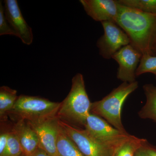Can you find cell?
Wrapping results in <instances>:
<instances>
[{"instance_id":"6da1fadb","label":"cell","mask_w":156,"mask_h":156,"mask_svg":"<svg viewBox=\"0 0 156 156\" xmlns=\"http://www.w3.org/2000/svg\"><path fill=\"white\" fill-rule=\"evenodd\" d=\"M116 23L128 36L130 45L142 55H151L156 37V14L119 4Z\"/></svg>"},{"instance_id":"7a4b0ae2","label":"cell","mask_w":156,"mask_h":156,"mask_svg":"<svg viewBox=\"0 0 156 156\" xmlns=\"http://www.w3.org/2000/svg\"><path fill=\"white\" fill-rule=\"evenodd\" d=\"M91 105L83 76L78 73L73 78L71 88L68 95L61 102L56 116L66 122L84 126L91 114Z\"/></svg>"},{"instance_id":"3957f363","label":"cell","mask_w":156,"mask_h":156,"mask_svg":"<svg viewBox=\"0 0 156 156\" xmlns=\"http://www.w3.org/2000/svg\"><path fill=\"white\" fill-rule=\"evenodd\" d=\"M138 87L137 81L123 83L101 100L92 103L91 113L101 117L119 131L127 132L122 123V107L126 98Z\"/></svg>"},{"instance_id":"277c9868","label":"cell","mask_w":156,"mask_h":156,"mask_svg":"<svg viewBox=\"0 0 156 156\" xmlns=\"http://www.w3.org/2000/svg\"><path fill=\"white\" fill-rule=\"evenodd\" d=\"M61 102H53L38 96H18L9 115L15 121L25 120L35 122L56 116Z\"/></svg>"},{"instance_id":"5b68a950","label":"cell","mask_w":156,"mask_h":156,"mask_svg":"<svg viewBox=\"0 0 156 156\" xmlns=\"http://www.w3.org/2000/svg\"><path fill=\"white\" fill-rule=\"evenodd\" d=\"M85 129L98 141L115 153L132 135L113 127L101 117L91 113L86 120Z\"/></svg>"},{"instance_id":"8992f818","label":"cell","mask_w":156,"mask_h":156,"mask_svg":"<svg viewBox=\"0 0 156 156\" xmlns=\"http://www.w3.org/2000/svg\"><path fill=\"white\" fill-rule=\"evenodd\" d=\"M101 23L104 34L98 40L96 45L101 56L105 59H110L121 48L130 44V40L115 23L105 21Z\"/></svg>"},{"instance_id":"52a82bcc","label":"cell","mask_w":156,"mask_h":156,"mask_svg":"<svg viewBox=\"0 0 156 156\" xmlns=\"http://www.w3.org/2000/svg\"><path fill=\"white\" fill-rule=\"evenodd\" d=\"M66 134L85 156H112L113 153L98 141L86 129H80L59 120Z\"/></svg>"},{"instance_id":"ba28073f","label":"cell","mask_w":156,"mask_h":156,"mask_svg":"<svg viewBox=\"0 0 156 156\" xmlns=\"http://www.w3.org/2000/svg\"><path fill=\"white\" fill-rule=\"evenodd\" d=\"M28 122L37 134L39 147L50 156H58L56 143L60 126L58 117H51L37 122Z\"/></svg>"},{"instance_id":"9c48e42d","label":"cell","mask_w":156,"mask_h":156,"mask_svg":"<svg viewBox=\"0 0 156 156\" xmlns=\"http://www.w3.org/2000/svg\"><path fill=\"white\" fill-rule=\"evenodd\" d=\"M142 54L129 44L121 48L112 57L119 64L117 77L123 83L136 82V72Z\"/></svg>"},{"instance_id":"30bf717a","label":"cell","mask_w":156,"mask_h":156,"mask_svg":"<svg viewBox=\"0 0 156 156\" xmlns=\"http://www.w3.org/2000/svg\"><path fill=\"white\" fill-rule=\"evenodd\" d=\"M4 10L11 28L23 44L30 45L33 41L32 30L23 16L17 0L4 1Z\"/></svg>"},{"instance_id":"8fae6325","label":"cell","mask_w":156,"mask_h":156,"mask_svg":"<svg viewBox=\"0 0 156 156\" xmlns=\"http://www.w3.org/2000/svg\"><path fill=\"white\" fill-rule=\"evenodd\" d=\"M80 2L87 14L95 21L116 23L119 7L116 0H80Z\"/></svg>"},{"instance_id":"7c38bea8","label":"cell","mask_w":156,"mask_h":156,"mask_svg":"<svg viewBox=\"0 0 156 156\" xmlns=\"http://www.w3.org/2000/svg\"><path fill=\"white\" fill-rule=\"evenodd\" d=\"M12 129L17 136L23 154L30 156L37 150L39 147L37 134L27 121L19 120L12 126Z\"/></svg>"},{"instance_id":"4fadbf2b","label":"cell","mask_w":156,"mask_h":156,"mask_svg":"<svg viewBox=\"0 0 156 156\" xmlns=\"http://www.w3.org/2000/svg\"><path fill=\"white\" fill-rule=\"evenodd\" d=\"M143 88L147 101L138 115L141 119H150L156 123V87L153 84H146Z\"/></svg>"},{"instance_id":"5bb4252c","label":"cell","mask_w":156,"mask_h":156,"mask_svg":"<svg viewBox=\"0 0 156 156\" xmlns=\"http://www.w3.org/2000/svg\"><path fill=\"white\" fill-rule=\"evenodd\" d=\"M60 126L56 143L58 156H85Z\"/></svg>"},{"instance_id":"9a60e30c","label":"cell","mask_w":156,"mask_h":156,"mask_svg":"<svg viewBox=\"0 0 156 156\" xmlns=\"http://www.w3.org/2000/svg\"><path fill=\"white\" fill-rule=\"evenodd\" d=\"M18 96L17 90L6 86L0 88V118L1 122H5Z\"/></svg>"},{"instance_id":"2e32d148","label":"cell","mask_w":156,"mask_h":156,"mask_svg":"<svg viewBox=\"0 0 156 156\" xmlns=\"http://www.w3.org/2000/svg\"><path fill=\"white\" fill-rule=\"evenodd\" d=\"M147 140L132 135L115 153L114 156H134L136 151Z\"/></svg>"},{"instance_id":"e0dca14e","label":"cell","mask_w":156,"mask_h":156,"mask_svg":"<svg viewBox=\"0 0 156 156\" xmlns=\"http://www.w3.org/2000/svg\"><path fill=\"white\" fill-rule=\"evenodd\" d=\"M120 5L156 14V0H117Z\"/></svg>"},{"instance_id":"ac0fdd59","label":"cell","mask_w":156,"mask_h":156,"mask_svg":"<svg viewBox=\"0 0 156 156\" xmlns=\"http://www.w3.org/2000/svg\"><path fill=\"white\" fill-rule=\"evenodd\" d=\"M151 73L156 78V56L150 54L142 55L136 72V76L146 73Z\"/></svg>"},{"instance_id":"d6986e66","label":"cell","mask_w":156,"mask_h":156,"mask_svg":"<svg viewBox=\"0 0 156 156\" xmlns=\"http://www.w3.org/2000/svg\"><path fill=\"white\" fill-rule=\"evenodd\" d=\"M23 154L19 140L11 128L5 151L2 156H21Z\"/></svg>"},{"instance_id":"ffe728a7","label":"cell","mask_w":156,"mask_h":156,"mask_svg":"<svg viewBox=\"0 0 156 156\" xmlns=\"http://www.w3.org/2000/svg\"><path fill=\"white\" fill-rule=\"evenodd\" d=\"M10 35L15 36L16 34L11 28L9 21L6 18L4 7L2 1L0 2V35Z\"/></svg>"},{"instance_id":"44dd1931","label":"cell","mask_w":156,"mask_h":156,"mask_svg":"<svg viewBox=\"0 0 156 156\" xmlns=\"http://www.w3.org/2000/svg\"><path fill=\"white\" fill-rule=\"evenodd\" d=\"M11 129V128L9 130L5 131H3V130L1 129L0 134V156H2L5 151Z\"/></svg>"},{"instance_id":"7402d4cb","label":"cell","mask_w":156,"mask_h":156,"mask_svg":"<svg viewBox=\"0 0 156 156\" xmlns=\"http://www.w3.org/2000/svg\"><path fill=\"white\" fill-rule=\"evenodd\" d=\"M143 147L148 156H156V149L149 145L147 141L144 144Z\"/></svg>"},{"instance_id":"603a6c76","label":"cell","mask_w":156,"mask_h":156,"mask_svg":"<svg viewBox=\"0 0 156 156\" xmlns=\"http://www.w3.org/2000/svg\"><path fill=\"white\" fill-rule=\"evenodd\" d=\"M30 156H50L41 148L38 147L32 154Z\"/></svg>"},{"instance_id":"cb8c5ba5","label":"cell","mask_w":156,"mask_h":156,"mask_svg":"<svg viewBox=\"0 0 156 156\" xmlns=\"http://www.w3.org/2000/svg\"><path fill=\"white\" fill-rule=\"evenodd\" d=\"M143 145L136 151L134 156H148L144 148Z\"/></svg>"},{"instance_id":"d4e9b609","label":"cell","mask_w":156,"mask_h":156,"mask_svg":"<svg viewBox=\"0 0 156 156\" xmlns=\"http://www.w3.org/2000/svg\"><path fill=\"white\" fill-rule=\"evenodd\" d=\"M152 56H156V37L151 48Z\"/></svg>"},{"instance_id":"484cf974","label":"cell","mask_w":156,"mask_h":156,"mask_svg":"<svg viewBox=\"0 0 156 156\" xmlns=\"http://www.w3.org/2000/svg\"><path fill=\"white\" fill-rule=\"evenodd\" d=\"M21 156H26L24 154H23Z\"/></svg>"},{"instance_id":"4316f807","label":"cell","mask_w":156,"mask_h":156,"mask_svg":"<svg viewBox=\"0 0 156 156\" xmlns=\"http://www.w3.org/2000/svg\"><path fill=\"white\" fill-rule=\"evenodd\" d=\"M114 154H115V153H114ZM114 154H113V155H112V156H114Z\"/></svg>"}]
</instances>
